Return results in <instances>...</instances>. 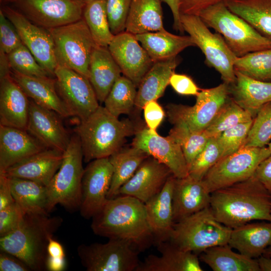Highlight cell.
Returning a JSON list of instances; mask_svg holds the SVG:
<instances>
[{
	"instance_id": "6da1fadb",
	"label": "cell",
	"mask_w": 271,
	"mask_h": 271,
	"mask_svg": "<svg viewBox=\"0 0 271 271\" xmlns=\"http://www.w3.org/2000/svg\"><path fill=\"white\" fill-rule=\"evenodd\" d=\"M93 233L129 242L140 252L155 244L144 203L127 195L108 199L92 218Z\"/></svg>"
},
{
	"instance_id": "7a4b0ae2",
	"label": "cell",
	"mask_w": 271,
	"mask_h": 271,
	"mask_svg": "<svg viewBox=\"0 0 271 271\" xmlns=\"http://www.w3.org/2000/svg\"><path fill=\"white\" fill-rule=\"evenodd\" d=\"M209 207L217 220L231 229L271 221V194L253 175L211 193Z\"/></svg>"
},
{
	"instance_id": "3957f363",
	"label": "cell",
	"mask_w": 271,
	"mask_h": 271,
	"mask_svg": "<svg viewBox=\"0 0 271 271\" xmlns=\"http://www.w3.org/2000/svg\"><path fill=\"white\" fill-rule=\"evenodd\" d=\"M62 222L59 216L26 213L15 230L0 237L1 251L16 256L31 270H43L49 239Z\"/></svg>"
},
{
	"instance_id": "277c9868",
	"label": "cell",
	"mask_w": 271,
	"mask_h": 271,
	"mask_svg": "<svg viewBox=\"0 0 271 271\" xmlns=\"http://www.w3.org/2000/svg\"><path fill=\"white\" fill-rule=\"evenodd\" d=\"M138 129L131 120H119L99 105L88 117L79 121L75 132L80 142L83 160L89 162L109 157Z\"/></svg>"
},
{
	"instance_id": "5b68a950",
	"label": "cell",
	"mask_w": 271,
	"mask_h": 271,
	"mask_svg": "<svg viewBox=\"0 0 271 271\" xmlns=\"http://www.w3.org/2000/svg\"><path fill=\"white\" fill-rule=\"evenodd\" d=\"M199 16L208 27L222 36L237 57L271 49V39L261 34L245 20L230 11L225 2L207 8Z\"/></svg>"
},
{
	"instance_id": "8992f818",
	"label": "cell",
	"mask_w": 271,
	"mask_h": 271,
	"mask_svg": "<svg viewBox=\"0 0 271 271\" xmlns=\"http://www.w3.org/2000/svg\"><path fill=\"white\" fill-rule=\"evenodd\" d=\"M231 230L217 220L208 207L175 223L169 240L198 255L210 247L228 244Z\"/></svg>"
},
{
	"instance_id": "52a82bcc",
	"label": "cell",
	"mask_w": 271,
	"mask_h": 271,
	"mask_svg": "<svg viewBox=\"0 0 271 271\" xmlns=\"http://www.w3.org/2000/svg\"><path fill=\"white\" fill-rule=\"evenodd\" d=\"M83 155L78 137H71L69 144L63 152L61 165L49 184L48 212L60 204L69 212L79 209L81 199V183L84 171Z\"/></svg>"
},
{
	"instance_id": "ba28073f",
	"label": "cell",
	"mask_w": 271,
	"mask_h": 271,
	"mask_svg": "<svg viewBox=\"0 0 271 271\" xmlns=\"http://www.w3.org/2000/svg\"><path fill=\"white\" fill-rule=\"evenodd\" d=\"M47 29L52 36L58 65L89 79L90 60L96 44L83 18Z\"/></svg>"
},
{
	"instance_id": "9c48e42d",
	"label": "cell",
	"mask_w": 271,
	"mask_h": 271,
	"mask_svg": "<svg viewBox=\"0 0 271 271\" xmlns=\"http://www.w3.org/2000/svg\"><path fill=\"white\" fill-rule=\"evenodd\" d=\"M180 20L184 31L205 55L207 65L219 73L224 83H233L235 80L234 65L237 56L222 36L212 33L199 16L181 14Z\"/></svg>"
},
{
	"instance_id": "30bf717a",
	"label": "cell",
	"mask_w": 271,
	"mask_h": 271,
	"mask_svg": "<svg viewBox=\"0 0 271 271\" xmlns=\"http://www.w3.org/2000/svg\"><path fill=\"white\" fill-rule=\"evenodd\" d=\"M271 155L268 147H241L221 158L207 173L203 180L212 192L246 180L254 174L260 163Z\"/></svg>"
},
{
	"instance_id": "8fae6325",
	"label": "cell",
	"mask_w": 271,
	"mask_h": 271,
	"mask_svg": "<svg viewBox=\"0 0 271 271\" xmlns=\"http://www.w3.org/2000/svg\"><path fill=\"white\" fill-rule=\"evenodd\" d=\"M77 253L87 271H136L140 261L137 250L129 242L109 239L105 243L81 244Z\"/></svg>"
},
{
	"instance_id": "7c38bea8",
	"label": "cell",
	"mask_w": 271,
	"mask_h": 271,
	"mask_svg": "<svg viewBox=\"0 0 271 271\" xmlns=\"http://www.w3.org/2000/svg\"><path fill=\"white\" fill-rule=\"evenodd\" d=\"M229 95L228 85L223 82L215 87L199 91L193 106L168 104L166 114L173 124L182 122L191 130L203 131L227 101Z\"/></svg>"
},
{
	"instance_id": "4fadbf2b",
	"label": "cell",
	"mask_w": 271,
	"mask_h": 271,
	"mask_svg": "<svg viewBox=\"0 0 271 271\" xmlns=\"http://www.w3.org/2000/svg\"><path fill=\"white\" fill-rule=\"evenodd\" d=\"M57 92L70 116L82 120L99 105L89 79L69 68L58 65L54 73Z\"/></svg>"
},
{
	"instance_id": "5bb4252c",
	"label": "cell",
	"mask_w": 271,
	"mask_h": 271,
	"mask_svg": "<svg viewBox=\"0 0 271 271\" xmlns=\"http://www.w3.org/2000/svg\"><path fill=\"white\" fill-rule=\"evenodd\" d=\"M16 9L34 24L46 29L56 28L82 18V0H13Z\"/></svg>"
},
{
	"instance_id": "9a60e30c",
	"label": "cell",
	"mask_w": 271,
	"mask_h": 271,
	"mask_svg": "<svg viewBox=\"0 0 271 271\" xmlns=\"http://www.w3.org/2000/svg\"><path fill=\"white\" fill-rule=\"evenodd\" d=\"M1 10L16 28L23 44L34 55L40 65L54 77L58 66L52 36L48 29L38 26L19 11L5 6Z\"/></svg>"
},
{
	"instance_id": "2e32d148",
	"label": "cell",
	"mask_w": 271,
	"mask_h": 271,
	"mask_svg": "<svg viewBox=\"0 0 271 271\" xmlns=\"http://www.w3.org/2000/svg\"><path fill=\"white\" fill-rule=\"evenodd\" d=\"M112 173L109 157L93 160L84 168L79 208L82 217L92 218L106 203Z\"/></svg>"
},
{
	"instance_id": "e0dca14e",
	"label": "cell",
	"mask_w": 271,
	"mask_h": 271,
	"mask_svg": "<svg viewBox=\"0 0 271 271\" xmlns=\"http://www.w3.org/2000/svg\"><path fill=\"white\" fill-rule=\"evenodd\" d=\"M131 146L167 166L176 178L188 175V167L182 150L169 135L164 137L148 127L139 128Z\"/></svg>"
},
{
	"instance_id": "ac0fdd59",
	"label": "cell",
	"mask_w": 271,
	"mask_h": 271,
	"mask_svg": "<svg viewBox=\"0 0 271 271\" xmlns=\"http://www.w3.org/2000/svg\"><path fill=\"white\" fill-rule=\"evenodd\" d=\"M108 48L121 73L138 87L154 62L135 35L125 31L115 35Z\"/></svg>"
},
{
	"instance_id": "d6986e66",
	"label": "cell",
	"mask_w": 271,
	"mask_h": 271,
	"mask_svg": "<svg viewBox=\"0 0 271 271\" xmlns=\"http://www.w3.org/2000/svg\"><path fill=\"white\" fill-rule=\"evenodd\" d=\"M58 115L31 100L27 130L46 148L64 152L71 137Z\"/></svg>"
},
{
	"instance_id": "ffe728a7",
	"label": "cell",
	"mask_w": 271,
	"mask_h": 271,
	"mask_svg": "<svg viewBox=\"0 0 271 271\" xmlns=\"http://www.w3.org/2000/svg\"><path fill=\"white\" fill-rule=\"evenodd\" d=\"M172 175L167 166L149 156L120 188L118 195L131 196L145 203L161 191Z\"/></svg>"
},
{
	"instance_id": "44dd1931",
	"label": "cell",
	"mask_w": 271,
	"mask_h": 271,
	"mask_svg": "<svg viewBox=\"0 0 271 271\" xmlns=\"http://www.w3.org/2000/svg\"><path fill=\"white\" fill-rule=\"evenodd\" d=\"M211 193L203 180L189 175L175 178L173 193L174 223L210 206Z\"/></svg>"
},
{
	"instance_id": "7402d4cb",
	"label": "cell",
	"mask_w": 271,
	"mask_h": 271,
	"mask_svg": "<svg viewBox=\"0 0 271 271\" xmlns=\"http://www.w3.org/2000/svg\"><path fill=\"white\" fill-rule=\"evenodd\" d=\"M63 157V152L46 149L15 164L0 174L34 181L47 186L59 169Z\"/></svg>"
},
{
	"instance_id": "603a6c76",
	"label": "cell",
	"mask_w": 271,
	"mask_h": 271,
	"mask_svg": "<svg viewBox=\"0 0 271 271\" xmlns=\"http://www.w3.org/2000/svg\"><path fill=\"white\" fill-rule=\"evenodd\" d=\"M28 98L11 73L0 78V124L27 130Z\"/></svg>"
},
{
	"instance_id": "cb8c5ba5",
	"label": "cell",
	"mask_w": 271,
	"mask_h": 271,
	"mask_svg": "<svg viewBox=\"0 0 271 271\" xmlns=\"http://www.w3.org/2000/svg\"><path fill=\"white\" fill-rule=\"evenodd\" d=\"M175 178L171 175L161 191L144 203L155 245L169 240L173 230V193Z\"/></svg>"
},
{
	"instance_id": "d4e9b609",
	"label": "cell",
	"mask_w": 271,
	"mask_h": 271,
	"mask_svg": "<svg viewBox=\"0 0 271 271\" xmlns=\"http://www.w3.org/2000/svg\"><path fill=\"white\" fill-rule=\"evenodd\" d=\"M46 149L27 130L0 124V173Z\"/></svg>"
},
{
	"instance_id": "484cf974",
	"label": "cell",
	"mask_w": 271,
	"mask_h": 271,
	"mask_svg": "<svg viewBox=\"0 0 271 271\" xmlns=\"http://www.w3.org/2000/svg\"><path fill=\"white\" fill-rule=\"evenodd\" d=\"M160 256L150 254L136 271H202L198 255L181 249L169 240L157 245Z\"/></svg>"
},
{
	"instance_id": "4316f807",
	"label": "cell",
	"mask_w": 271,
	"mask_h": 271,
	"mask_svg": "<svg viewBox=\"0 0 271 271\" xmlns=\"http://www.w3.org/2000/svg\"><path fill=\"white\" fill-rule=\"evenodd\" d=\"M11 75L28 97L36 104L55 111L63 117L70 116L57 92L55 78L29 76L12 70Z\"/></svg>"
},
{
	"instance_id": "83f0119b",
	"label": "cell",
	"mask_w": 271,
	"mask_h": 271,
	"mask_svg": "<svg viewBox=\"0 0 271 271\" xmlns=\"http://www.w3.org/2000/svg\"><path fill=\"white\" fill-rule=\"evenodd\" d=\"M228 244L242 254L257 259L271 246V221L247 223L232 229Z\"/></svg>"
},
{
	"instance_id": "f1b7e54d",
	"label": "cell",
	"mask_w": 271,
	"mask_h": 271,
	"mask_svg": "<svg viewBox=\"0 0 271 271\" xmlns=\"http://www.w3.org/2000/svg\"><path fill=\"white\" fill-rule=\"evenodd\" d=\"M235 82L228 85L229 94L254 118L260 108L271 101V82L250 77L235 70Z\"/></svg>"
},
{
	"instance_id": "f546056e",
	"label": "cell",
	"mask_w": 271,
	"mask_h": 271,
	"mask_svg": "<svg viewBox=\"0 0 271 271\" xmlns=\"http://www.w3.org/2000/svg\"><path fill=\"white\" fill-rule=\"evenodd\" d=\"M121 73L108 47L96 45L90 60L89 80L98 101H104Z\"/></svg>"
},
{
	"instance_id": "4dcf8cb0",
	"label": "cell",
	"mask_w": 271,
	"mask_h": 271,
	"mask_svg": "<svg viewBox=\"0 0 271 271\" xmlns=\"http://www.w3.org/2000/svg\"><path fill=\"white\" fill-rule=\"evenodd\" d=\"M179 63L180 59L177 56L154 63L138 86L136 107L143 109L148 102L157 100L163 96Z\"/></svg>"
},
{
	"instance_id": "1f68e13d",
	"label": "cell",
	"mask_w": 271,
	"mask_h": 271,
	"mask_svg": "<svg viewBox=\"0 0 271 271\" xmlns=\"http://www.w3.org/2000/svg\"><path fill=\"white\" fill-rule=\"evenodd\" d=\"M135 36L154 63L176 57L186 48L196 46L190 36L174 35L166 30Z\"/></svg>"
},
{
	"instance_id": "d6a6232c",
	"label": "cell",
	"mask_w": 271,
	"mask_h": 271,
	"mask_svg": "<svg viewBox=\"0 0 271 271\" xmlns=\"http://www.w3.org/2000/svg\"><path fill=\"white\" fill-rule=\"evenodd\" d=\"M161 0H132L125 31L134 35L165 30Z\"/></svg>"
},
{
	"instance_id": "836d02e7",
	"label": "cell",
	"mask_w": 271,
	"mask_h": 271,
	"mask_svg": "<svg viewBox=\"0 0 271 271\" xmlns=\"http://www.w3.org/2000/svg\"><path fill=\"white\" fill-rule=\"evenodd\" d=\"M149 156L143 151L131 146L129 148H121L109 157L113 173L108 199L118 196L120 188L131 178L142 163Z\"/></svg>"
},
{
	"instance_id": "e575fe53",
	"label": "cell",
	"mask_w": 271,
	"mask_h": 271,
	"mask_svg": "<svg viewBox=\"0 0 271 271\" xmlns=\"http://www.w3.org/2000/svg\"><path fill=\"white\" fill-rule=\"evenodd\" d=\"M231 248L228 244L210 247L200 253L199 259L214 271H260L257 259Z\"/></svg>"
},
{
	"instance_id": "d590c367",
	"label": "cell",
	"mask_w": 271,
	"mask_h": 271,
	"mask_svg": "<svg viewBox=\"0 0 271 271\" xmlns=\"http://www.w3.org/2000/svg\"><path fill=\"white\" fill-rule=\"evenodd\" d=\"M8 177L15 202L26 213L48 215L46 186L28 179Z\"/></svg>"
},
{
	"instance_id": "8d00e7d4",
	"label": "cell",
	"mask_w": 271,
	"mask_h": 271,
	"mask_svg": "<svg viewBox=\"0 0 271 271\" xmlns=\"http://www.w3.org/2000/svg\"><path fill=\"white\" fill-rule=\"evenodd\" d=\"M225 3L230 11L271 39V0H226Z\"/></svg>"
},
{
	"instance_id": "74e56055",
	"label": "cell",
	"mask_w": 271,
	"mask_h": 271,
	"mask_svg": "<svg viewBox=\"0 0 271 271\" xmlns=\"http://www.w3.org/2000/svg\"><path fill=\"white\" fill-rule=\"evenodd\" d=\"M82 18L96 45L108 47L114 35L109 26L106 0H97L86 4Z\"/></svg>"
},
{
	"instance_id": "f35d334b",
	"label": "cell",
	"mask_w": 271,
	"mask_h": 271,
	"mask_svg": "<svg viewBox=\"0 0 271 271\" xmlns=\"http://www.w3.org/2000/svg\"><path fill=\"white\" fill-rule=\"evenodd\" d=\"M136 87L130 79L121 76L115 81L103 102L104 107L117 117L122 114H129L135 106Z\"/></svg>"
},
{
	"instance_id": "ab89813d",
	"label": "cell",
	"mask_w": 271,
	"mask_h": 271,
	"mask_svg": "<svg viewBox=\"0 0 271 271\" xmlns=\"http://www.w3.org/2000/svg\"><path fill=\"white\" fill-rule=\"evenodd\" d=\"M169 136L181 147L188 168L210 139L204 130H191L182 122L174 124Z\"/></svg>"
},
{
	"instance_id": "60d3db41",
	"label": "cell",
	"mask_w": 271,
	"mask_h": 271,
	"mask_svg": "<svg viewBox=\"0 0 271 271\" xmlns=\"http://www.w3.org/2000/svg\"><path fill=\"white\" fill-rule=\"evenodd\" d=\"M253 119L248 111L233 99H228L204 131L210 138H217L225 130Z\"/></svg>"
},
{
	"instance_id": "b9f144b4",
	"label": "cell",
	"mask_w": 271,
	"mask_h": 271,
	"mask_svg": "<svg viewBox=\"0 0 271 271\" xmlns=\"http://www.w3.org/2000/svg\"><path fill=\"white\" fill-rule=\"evenodd\" d=\"M234 70L252 78L271 80V49L253 52L237 57Z\"/></svg>"
},
{
	"instance_id": "7bdbcfd3",
	"label": "cell",
	"mask_w": 271,
	"mask_h": 271,
	"mask_svg": "<svg viewBox=\"0 0 271 271\" xmlns=\"http://www.w3.org/2000/svg\"><path fill=\"white\" fill-rule=\"evenodd\" d=\"M271 141V101L258 110L243 146L262 148Z\"/></svg>"
},
{
	"instance_id": "ee69618b",
	"label": "cell",
	"mask_w": 271,
	"mask_h": 271,
	"mask_svg": "<svg viewBox=\"0 0 271 271\" xmlns=\"http://www.w3.org/2000/svg\"><path fill=\"white\" fill-rule=\"evenodd\" d=\"M11 70L23 75L38 77H51L40 65L23 44L7 54Z\"/></svg>"
},
{
	"instance_id": "f6af8a7d",
	"label": "cell",
	"mask_w": 271,
	"mask_h": 271,
	"mask_svg": "<svg viewBox=\"0 0 271 271\" xmlns=\"http://www.w3.org/2000/svg\"><path fill=\"white\" fill-rule=\"evenodd\" d=\"M222 151L216 138H211L188 168V175L202 180L208 171L221 159Z\"/></svg>"
},
{
	"instance_id": "bcb514c9",
	"label": "cell",
	"mask_w": 271,
	"mask_h": 271,
	"mask_svg": "<svg viewBox=\"0 0 271 271\" xmlns=\"http://www.w3.org/2000/svg\"><path fill=\"white\" fill-rule=\"evenodd\" d=\"M253 120L233 126L216 138L222 151L221 158L236 152L243 146Z\"/></svg>"
},
{
	"instance_id": "7dc6e473",
	"label": "cell",
	"mask_w": 271,
	"mask_h": 271,
	"mask_svg": "<svg viewBox=\"0 0 271 271\" xmlns=\"http://www.w3.org/2000/svg\"><path fill=\"white\" fill-rule=\"evenodd\" d=\"M132 0H106V8L110 30L115 35L125 30Z\"/></svg>"
},
{
	"instance_id": "c3c4849f",
	"label": "cell",
	"mask_w": 271,
	"mask_h": 271,
	"mask_svg": "<svg viewBox=\"0 0 271 271\" xmlns=\"http://www.w3.org/2000/svg\"><path fill=\"white\" fill-rule=\"evenodd\" d=\"M23 44L13 24L0 10V50L8 54Z\"/></svg>"
},
{
	"instance_id": "681fc988",
	"label": "cell",
	"mask_w": 271,
	"mask_h": 271,
	"mask_svg": "<svg viewBox=\"0 0 271 271\" xmlns=\"http://www.w3.org/2000/svg\"><path fill=\"white\" fill-rule=\"evenodd\" d=\"M26 214L16 202L0 210V237L15 230L21 223Z\"/></svg>"
},
{
	"instance_id": "f907efd6",
	"label": "cell",
	"mask_w": 271,
	"mask_h": 271,
	"mask_svg": "<svg viewBox=\"0 0 271 271\" xmlns=\"http://www.w3.org/2000/svg\"><path fill=\"white\" fill-rule=\"evenodd\" d=\"M169 83L177 93L181 95L196 96L199 92V88L193 80L185 74L174 72L170 77Z\"/></svg>"
},
{
	"instance_id": "816d5d0a",
	"label": "cell",
	"mask_w": 271,
	"mask_h": 271,
	"mask_svg": "<svg viewBox=\"0 0 271 271\" xmlns=\"http://www.w3.org/2000/svg\"><path fill=\"white\" fill-rule=\"evenodd\" d=\"M143 109L147 127L156 130L165 116L164 109L156 100L148 102Z\"/></svg>"
},
{
	"instance_id": "f5cc1de1",
	"label": "cell",
	"mask_w": 271,
	"mask_h": 271,
	"mask_svg": "<svg viewBox=\"0 0 271 271\" xmlns=\"http://www.w3.org/2000/svg\"><path fill=\"white\" fill-rule=\"evenodd\" d=\"M226 0H179L180 15L199 16L207 8Z\"/></svg>"
},
{
	"instance_id": "db71d44e",
	"label": "cell",
	"mask_w": 271,
	"mask_h": 271,
	"mask_svg": "<svg viewBox=\"0 0 271 271\" xmlns=\"http://www.w3.org/2000/svg\"><path fill=\"white\" fill-rule=\"evenodd\" d=\"M30 267L16 256L1 251L0 271H30Z\"/></svg>"
},
{
	"instance_id": "11a10c76",
	"label": "cell",
	"mask_w": 271,
	"mask_h": 271,
	"mask_svg": "<svg viewBox=\"0 0 271 271\" xmlns=\"http://www.w3.org/2000/svg\"><path fill=\"white\" fill-rule=\"evenodd\" d=\"M253 176L271 194V155L260 163Z\"/></svg>"
},
{
	"instance_id": "9f6ffc18",
	"label": "cell",
	"mask_w": 271,
	"mask_h": 271,
	"mask_svg": "<svg viewBox=\"0 0 271 271\" xmlns=\"http://www.w3.org/2000/svg\"><path fill=\"white\" fill-rule=\"evenodd\" d=\"M15 203L9 178L4 174H0V210Z\"/></svg>"
},
{
	"instance_id": "6f0895ef",
	"label": "cell",
	"mask_w": 271,
	"mask_h": 271,
	"mask_svg": "<svg viewBox=\"0 0 271 271\" xmlns=\"http://www.w3.org/2000/svg\"><path fill=\"white\" fill-rule=\"evenodd\" d=\"M166 3L170 8L174 18V29L181 33H183L184 30L182 27L180 20V13L179 11V0H161Z\"/></svg>"
},
{
	"instance_id": "680465c9",
	"label": "cell",
	"mask_w": 271,
	"mask_h": 271,
	"mask_svg": "<svg viewBox=\"0 0 271 271\" xmlns=\"http://www.w3.org/2000/svg\"><path fill=\"white\" fill-rule=\"evenodd\" d=\"M48 256L55 258H65V255L62 245L58 241L50 238L47 246Z\"/></svg>"
},
{
	"instance_id": "91938a15",
	"label": "cell",
	"mask_w": 271,
	"mask_h": 271,
	"mask_svg": "<svg viewBox=\"0 0 271 271\" xmlns=\"http://www.w3.org/2000/svg\"><path fill=\"white\" fill-rule=\"evenodd\" d=\"M65 258H55L47 256L46 269L49 271H62L65 269Z\"/></svg>"
},
{
	"instance_id": "94428289",
	"label": "cell",
	"mask_w": 271,
	"mask_h": 271,
	"mask_svg": "<svg viewBox=\"0 0 271 271\" xmlns=\"http://www.w3.org/2000/svg\"><path fill=\"white\" fill-rule=\"evenodd\" d=\"M11 71L7 54L0 50V78L10 74Z\"/></svg>"
},
{
	"instance_id": "6125c7cd",
	"label": "cell",
	"mask_w": 271,
	"mask_h": 271,
	"mask_svg": "<svg viewBox=\"0 0 271 271\" xmlns=\"http://www.w3.org/2000/svg\"><path fill=\"white\" fill-rule=\"evenodd\" d=\"M257 260L260 271H271V257L262 255Z\"/></svg>"
},
{
	"instance_id": "be15d7a7",
	"label": "cell",
	"mask_w": 271,
	"mask_h": 271,
	"mask_svg": "<svg viewBox=\"0 0 271 271\" xmlns=\"http://www.w3.org/2000/svg\"><path fill=\"white\" fill-rule=\"evenodd\" d=\"M263 255L271 257V246H269L265 249Z\"/></svg>"
},
{
	"instance_id": "e7e4bbea",
	"label": "cell",
	"mask_w": 271,
	"mask_h": 271,
	"mask_svg": "<svg viewBox=\"0 0 271 271\" xmlns=\"http://www.w3.org/2000/svg\"><path fill=\"white\" fill-rule=\"evenodd\" d=\"M97 0H82L85 4Z\"/></svg>"
},
{
	"instance_id": "03108f58",
	"label": "cell",
	"mask_w": 271,
	"mask_h": 271,
	"mask_svg": "<svg viewBox=\"0 0 271 271\" xmlns=\"http://www.w3.org/2000/svg\"><path fill=\"white\" fill-rule=\"evenodd\" d=\"M268 149H269V150L271 152V141L268 144Z\"/></svg>"
},
{
	"instance_id": "003e7915",
	"label": "cell",
	"mask_w": 271,
	"mask_h": 271,
	"mask_svg": "<svg viewBox=\"0 0 271 271\" xmlns=\"http://www.w3.org/2000/svg\"><path fill=\"white\" fill-rule=\"evenodd\" d=\"M13 0H1V2H8V1H10V2H12Z\"/></svg>"
}]
</instances>
